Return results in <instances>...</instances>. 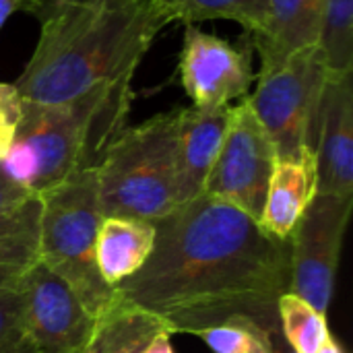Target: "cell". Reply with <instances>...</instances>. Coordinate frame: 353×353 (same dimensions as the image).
Here are the masks:
<instances>
[{
	"mask_svg": "<svg viewBox=\"0 0 353 353\" xmlns=\"http://www.w3.org/2000/svg\"><path fill=\"white\" fill-rule=\"evenodd\" d=\"M147 263L116 285L118 300L155 316L172 335L248 316L279 327L277 302L290 292V240L267 234L240 209L199 194L153 221Z\"/></svg>",
	"mask_w": 353,
	"mask_h": 353,
	"instance_id": "obj_1",
	"label": "cell"
},
{
	"mask_svg": "<svg viewBox=\"0 0 353 353\" xmlns=\"http://www.w3.org/2000/svg\"><path fill=\"white\" fill-rule=\"evenodd\" d=\"M39 23L37 46L14 83L19 97L31 103H60L132 79L165 27L149 0L74 4Z\"/></svg>",
	"mask_w": 353,
	"mask_h": 353,
	"instance_id": "obj_2",
	"label": "cell"
},
{
	"mask_svg": "<svg viewBox=\"0 0 353 353\" xmlns=\"http://www.w3.org/2000/svg\"><path fill=\"white\" fill-rule=\"evenodd\" d=\"M130 103L132 79L99 85L60 103L21 99L14 139L0 170L35 196L77 172L95 170L126 128Z\"/></svg>",
	"mask_w": 353,
	"mask_h": 353,
	"instance_id": "obj_3",
	"label": "cell"
},
{
	"mask_svg": "<svg viewBox=\"0 0 353 353\" xmlns=\"http://www.w3.org/2000/svg\"><path fill=\"white\" fill-rule=\"evenodd\" d=\"M178 112L180 108L126 126L110 145L95 168L101 217L157 221L178 207Z\"/></svg>",
	"mask_w": 353,
	"mask_h": 353,
	"instance_id": "obj_4",
	"label": "cell"
},
{
	"mask_svg": "<svg viewBox=\"0 0 353 353\" xmlns=\"http://www.w3.org/2000/svg\"><path fill=\"white\" fill-rule=\"evenodd\" d=\"M39 201L37 263L58 275L97 319L116 300V288L101 279L95 263L97 230L103 219L95 170L72 174Z\"/></svg>",
	"mask_w": 353,
	"mask_h": 353,
	"instance_id": "obj_5",
	"label": "cell"
},
{
	"mask_svg": "<svg viewBox=\"0 0 353 353\" xmlns=\"http://www.w3.org/2000/svg\"><path fill=\"white\" fill-rule=\"evenodd\" d=\"M327 79L329 70L319 46L298 50L277 66L259 70L256 89L248 101L277 161L314 157Z\"/></svg>",
	"mask_w": 353,
	"mask_h": 353,
	"instance_id": "obj_6",
	"label": "cell"
},
{
	"mask_svg": "<svg viewBox=\"0 0 353 353\" xmlns=\"http://www.w3.org/2000/svg\"><path fill=\"white\" fill-rule=\"evenodd\" d=\"M353 196L316 192L290 234V292L327 316Z\"/></svg>",
	"mask_w": 353,
	"mask_h": 353,
	"instance_id": "obj_7",
	"label": "cell"
},
{
	"mask_svg": "<svg viewBox=\"0 0 353 353\" xmlns=\"http://www.w3.org/2000/svg\"><path fill=\"white\" fill-rule=\"evenodd\" d=\"M275 161V149L244 97L230 108L228 130L203 192L259 221Z\"/></svg>",
	"mask_w": 353,
	"mask_h": 353,
	"instance_id": "obj_8",
	"label": "cell"
},
{
	"mask_svg": "<svg viewBox=\"0 0 353 353\" xmlns=\"http://www.w3.org/2000/svg\"><path fill=\"white\" fill-rule=\"evenodd\" d=\"M180 83L196 110H217L244 99L254 83L252 46L232 43L186 25L178 60Z\"/></svg>",
	"mask_w": 353,
	"mask_h": 353,
	"instance_id": "obj_9",
	"label": "cell"
},
{
	"mask_svg": "<svg viewBox=\"0 0 353 353\" xmlns=\"http://www.w3.org/2000/svg\"><path fill=\"white\" fill-rule=\"evenodd\" d=\"M19 283L33 353H85L95 319L85 310L77 294L39 263Z\"/></svg>",
	"mask_w": 353,
	"mask_h": 353,
	"instance_id": "obj_10",
	"label": "cell"
},
{
	"mask_svg": "<svg viewBox=\"0 0 353 353\" xmlns=\"http://www.w3.org/2000/svg\"><path fill=\"white\" fill-rule=\"evenodd\" d=\"M316 192L353 196V81L329 74L316 141Z\"/></svg>",
	"mask_w": 353,
	"mask_h": 353,
	"instance_id": "obj_11",
	"label": "cell"
},
{
	"mask_svg": "<svg viewBox=\"0 0 353 353\" xmlns=\"http://www.w3.org/2000/svg\"><path fill=\"white\" fill-rule=\"evenodd\" d=\"M230 108H180L176 132V199L178 207L203 194L209 172L221 149Z\"/></svg>",
	"mask_w": 353,
	"mask_h": 353,
	"instance_id": "obj_12",
	"label": "cell"
},
{
	"mask_svg": "<svg viewBox=\"0 0 353 353\" xmlns=\"http://www.w3.org/2000/svg\"><path fill=\"white\" fill-rule=\"evenodd\" d=\"M325 0H267L261 27L246 35L261 56V70L273 68L298 50L319 46Z\"/></svg>",
	"mask_w": 353,
	"mask_h": 353,
	"instance_id": "obj_13",
	"label": "cell"
},
{
	"mask_svg": "<svg viewBox=\"0 0 353 353\" xmlns=\"http://www.w3.org/2000/svg\"><path fill=\"white\" fill-rule=\"evenodd\" d=\"M316 194V159L275 161L259 225L277 240H288Z\"/></svg>",
	"mask_w": 353,
	"mask_h": 353,
	"instance_id": "obj_14",
	"label": "cell"
},
{
	"mask_svg": "<svg viewBox=\"0 0 353 353\" xmlns=\"http://www.w3.org/2000/svg\"><path fill=\"white\" fill-rule=\"evenodd\" d=\"M153 242V221L103 217L95 242V263L101 279L116 288L120 281L134 275L147 263Z\"/></svg>",
	"mask_w": 353,
	"mask_h": 353,
	"instance_id": "obj_15",
	"label": "cell"
},
{
	"mask_svg": "<svg viewBox=\"0 0 353 353\" xmlns=\"http://www.w3.org/2000/svg\"><path fill=\"white\" fill-rule=\"evenodd\" d=\"M161 331L168 329L155 316L116 296V300L95 319L85 353H143Z\"/></svg>",
	"mask_w": 353,
	"mask_h": 353,
	"instance_id": "obj_16",
	"label": "cell"
},
{
	"mask_svg": "<svg viewBox=\"0 0 353 353\" xmlns=\"http://www.w3.org/2000/svg\"><path fill=\"white\" fill-rule=\"evenodd\" d=\"M41 201L33 196L0 219V290L17 283L37 263Z\"/></svg>",
	"mask_w": 353,
	"mask_h": 353,
	"instance_id": "obj_17",
	"label": "cell"
},
{
	"mask_svg": "<svg viewBox=\"0 0 353 353\" xmlns=\"http://www.w3.org/2000/svg\"><path fill=\"white\" fill-rule=\"evenodd\" d=\"M149 4L165 25L172 21L194 25L199 21L225 19L240 23L246 35L261 27L267 10V0H149Z\"/></svg>",
	"mask_w": 353,
	"mask_h": 353,
	"instance_id": "obj_18",
	"label": "cell"
},
{
	"mask_svg": "<svg viewBox=\"0 0 353 353\" xmlns=\"http://www.w3.org/2000/svg\"><path fill=\"white\" fill-rule=\"evenodd\" d=\"M329 74L353 70V0H325L319 35Z\"/></svg>",
	"mask_w": 353,
	"mask_h": 353,
	"instance_id": "obj_19",
	"label": "cell"
},
{
	"mask_svg": "<svg viewBox=\"0 0 353 353\" xmlns=\"http://www.w3.org/2000/svg\"><path fill=\"white\" fill-rule=\"evenodd\" d=\"M277 319L283 339L296 353H316L329 337L327 316L292 292L279 298Z\"/></svg>",
	"mask_w": 353,
	"mask_h": 353,
	"instance_id": "obj_20",
	"label": "cell"
},
{
	"mask_svg": "<svg viewBox=\"0 0 353 353\" xmlns=\"http://www.w3.org/2000/svg\"><path fill=\"white\" fill-rule=\"evenodd\" d=\"M196 337L213 353H273L269 333L248 316H234L201 331Z\"/></svg>",
	"mask_w": 353,
	"mask_h": 353,
	"instance_id": "obj_21",
	"label": "cell"
},
{
	"mask_svg": "<svg viewBox=\"0 0 353 353\" xmlns=\"http://www.w3.org/2000/svg\"><path fill=\"white\" fill-rule=\"evenodd\" d=\"M19 281L0 290V353H33L27 337L25 302Z\"/></svg>",
	"mask_w": 353,
	"mask_h": 353,
	"instance_id": "obj_22",
	"label": "cell"
},
{
	"mask_svg": "<svg viewBox=\"0 0 353 353\" xmlns=\"http://www.w3.org/2000/svg\"><path fill=\"white\" fill-rule=\"evenodd\" d=\"M35 194L29 192L25 186L17 184L14 180H10L2 170H0V219H4L6 215L14 213L17 209H21L25 203H29Z\"/></svg>",
	"mask_w": 353,
	"mask_h": 353,
	"instance_id": "obj_23",
	"label": "cell"
},
{
	"mask_svg": "<svg viewBox=\"0 0 353 353\" xmlns=\"http://www.w3.org/2000/svg\"><path fill=\"white\" fill-rule=\"evenodd\" d=\"M91 2H108V0H33L29 12L37 17V21H43L46 17L54 14L60 8L74 6V4H91Z\"/></svg>",
	"mask_w": 353,
	"mask_h": 353,
	"instance_id": "obj_24",
	"label": "cell"
},
{
	"mask_svg": "<svg viewBox=\"0 0 353 353\" xmlns=\"http://www.w3.org/2000/svg\"><path fill=\"white\" fill-rule=\"evenodd\" d=\"M19 108L0 110V159L6 155V151H8V147H10L12 139H14V128H17V120H19Z\"/></svg>",
	"mask_w": 353,
	"mask_h": 353,
	"instance_id": "obj_25",
	"label": "cell"
},
{
	"mask_svg": "<svg viewBox=\"0 0 353 353\" xmlns=\"http://www.w3.org/2000/svg\"><path fill=\"white\" fill-rule=\"evenodd\" d=\"M21 105V97L14 85L0 83V110H14Z\"/></svg>",
	"mask_w": 353,
	"mask_h": 353,
	"instance_id": "obj_26",
	"label": "cell"
},
{
	"mask_svg": "<svg viewBox=\"0 0 353 353\" xmlns=\"http://www.w3.org/2000/svg\"><path fill=\"white\" fill-rule=\"evenodd\" d=\"M33 0H0V29L14 10H29Z\"/></svg>",
	"mask_w": 353,
	"mask_h": 353,
	"instance_id": "obj_27",
	"label": "cell"
},
{
	"mask_svg": "<svg viewBox=\"0 0 353 353\" xmlns=\"http://www.w3.org/2000/svg\"><path fill=\"white\" fill-rule=\"evenodd\" d=\"M143 353H174V347H172V333L161 331L159 335H155Z\"/></svg>",
	"mask_w": 353,
	"mask_h": 353,
	"instance_id": "obj_28",
	"label": "cell"
},
{
	"mask_svg": "<svg viewBox=\"0 0 353 353\" xmlns=\"http://www.w3.org/2000/svg\"><path fill=\"white\" fill-rule=\"evenodd\" d=\"M316 353H345V350L341 347V343H339V341H335V339L329 335V337H327V341L321 345V350H319Z\"/></svg>",
	"mask_w": 353,
	"mask_h": 353,
	"instance_id": "obj_29",
	"label": "cell"
}]
</instances>
